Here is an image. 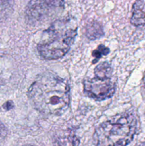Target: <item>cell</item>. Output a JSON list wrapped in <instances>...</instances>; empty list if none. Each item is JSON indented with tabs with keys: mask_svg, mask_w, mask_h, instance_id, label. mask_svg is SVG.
Wrapping results in <instances>:
<instances>
[{
	"mask_svg": "<svg viewBox=\"0 0 145 146\" xmlns=\"http://www.w3.org/2000/svg\"><path fill=\"white\" fill-rule=\"evenodd\" d=\"M64 5V0H30L26 9V21L31 24L45 22L62 12Z\"/></svg>",
	"mask_w": 145,
	"mask_h": 146,
	"instance_id": "obj_5",
	"label": "cell"
},
{
	"mask_svg": "<svg viewBox=\"0 0 145 146\" xmlns=\"http://www.w3.org/2000/svg\"><path fill=\"white\" fill-rule=\"evenodd\" d=\"M85 34L91 40L96 39L103 35L102 26L97 21H91L88 24L85 28Z\"/></svg>",
	"mask_w": 145,
	"mask_h": 146,
	"instance_id": "obj_8",
	"label": "cell"
},
{
	"mask_svg": "<svg viewBox=\"0 0 145 146\" xmlns=\"http://www.w3.org/2000/svg\"><path fill=\"white\" fill-rule=\"evenodd\" d=\"M28 96L34 108L47 115H59L68 108L70 89L65 80L51 74H44L30 86Z\"/></svg>",
	"mask_w": 145,
	"mask_h": 146,
	"instance_id": "obj_1",
	"label": "cell"
},
{
	"mask_svg": "<svg viewBox=\"0 0 145 146\" xmlns=\"http://www.w3.org/2000/svg\"><path fill=\"white\" fill-rule=\"evenodd\" d=\"M79 143V140L76 135L69 132L57 137L53 146H78Z\"/></svg>",
	"mask_w": 145,
	"mask_h": 146,
	"instance_id": "obj_7",
	"label": "cell"
},
{
	"mask_svg": "<svg viewBox=\"0 0 145 146\" xmlns=\"http://www.w3.org/2000/svg\"><path fill=\"white\" fill-rule=\"evenodd\" d=\"M138 146H145V145H138Z\"/></svg>",
	"mask_w": 145,
	"mask_h": 146,
	"instance_id": "obj_12",
	"label": "cell"
},
{
	"mask_svg": "<svg viewBox=\"0 0 145 146\" xmlns=\"http://www.w3.org/2000/svg\"><path fill=\"white\" fill-rule=\"evenodd\" d=\"M112 74L109 64H100L95 69V77L84 81L85 94L96 101H102L112 96L115 85L112 79Z\"/></svg>",
	"mask_w": 145,
	"mask_h": 146,
	"instance_id": "obj_4",
	"label": "cell"
},
{
	"mask_svg": "<svg viewBox=\"0 0 145 146\" xmlns=\"http://www.w3.org/2000/svg\"><path fill=\"white\" fill-rule=\"evenodd\" d=\"M108 53H109V49L107 47L104 46L103 45H101L98 46V48L93 51L92 55L95 58H100L102 56L106 55Z\"/></svg>",
	"mask_w": 145,
	"mask_h": 146,
	"instance_id": "obj_10",
	"label": "cell"
},
{
	"mask_svg": "<svg viewBox=\"0 0 145 146\" xmlns=\"http://www.w3.org/2000/svg\"><path fill=\"white\" fill-rule=\"evenodd\" d=\"M137 121L133 114L117 116L101 124L94 134L96 146H127L136 133Z\"/></svg>",
	"mask_w": 145,
	"mask_h": 146,
	"instance_id": "obj_3",
	"label": "cell"
},
{
	"mask_svg": "<svg viewBox=\"0 0 145 146\" xmlns=\"http://www.w3.org/2000/svg\"><path fill=\"white\" fill-rule=\"evenodd\" d=\"M28 146H31V145H28Z\"/></svg>",
	"mask_w": 145,
	"mask_h": 146,
	"instance_id": "obj_14",
	"label": "cell"
},
{
	"mask_svg": "<svg viewBox=\"0 0 145 146\" xmlns=\"http://www.w3.org/2000/svg\"><path fill=\"white\" fill-rule=\"evenodd\" d=\"M14 6V0H0V21L9 16Z\"/></svg>",
	"mask_w": 145,
	"mask_h": 146,
	"instance_id": "obj_9",
	"label": "cell"
},
{
	"mask_svg": "<svg viewBox=\"0 0 145 146\" xmlns=\"http://www.w3.org/2000/svg\"><path fill=\"white\" fill-rule=\"evenodd\" d=\"M134 26L140 27L145 24V0H136L132 7L130 19Z\"/></svg>",
	"mask_w": 145,
	"mask_h": 146,
	"instance_id": "obj_6",
	"label": "cell"
},
{
	"mask_svg": "<svg viewBox=\"0 0 145 146\" xmlns=\"http://www.w3.org/2000/svg\"><path fill=\"white\" fill-rule=\"evenodd\" d=\"M144 91H145V81H144Z\"/></svg>",
	"mask_w": 145,
	"mask_h": 146,
	"instance_id": "obj_13",
	"label": "cell"
},
{
	"mask_svg": "<svg viewBox=\"0 0 145 146\" xmlns=\"http://www.w3.org/2000/svg\"><path fill=\"white\" fill-rule=\"evenodd\" d=\"M76 34L77 26L72 19L57 20L44 32L37 46L38 54L46 60L61 58L69 51Z\"/></svg>",
	"mask_w": 145,
	"mask_h": 146,
	"instance_id": "obj_2",
	"label": "cell"
},
{
	"mask_svg": "<svg viewBox=\"0 0 145 146\" xmlns=\"http://www.w3.org/2000/svg\"><path fill=\"white\" fill-rule=\"evenodd\" d=\"M7 135V129L5 125L0 121V141H3Z\"/></svg>",
	"mask_w": 145,
	"mask_h": 146,
	"instance_id": "obj_11",
	"label": "cell"
}]
</instances>
